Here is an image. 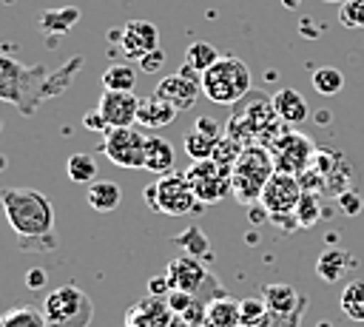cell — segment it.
<instances>
[{
	"mask_svg": "<svg viewBox=\"0 0 364 327\" xmlns=\"http://www.w3.org/2000/svg\"><path fill=\"white\" fill-rule=\"evenodd\" d=\"M0 208L20 242L54 233V205L34 188H0Z\"/></svg>",
	"mask_w": 364,
	"mask_h": 327,
	"instance_id": "cell-2",
	"label": "cell"
},
{
	"mask_svg": "<svg viewBox=\"0 0 364 327\" xmlns=\"http://www.w3.org/2000/svg\"><path fill=\"white\" fill-rule=\"evenodd\" d=\"M273 111L284 125H301L310 117V105L307 100L296 91V88H279L273 97Z\"/></svg>",
	"mask_w": 364,
	"mask_h": 327,
	"instance_id": "cell-16",
	"label": "cell"
},
{
	"mask_svg": "<svg viewBox=\"0 0 364 327\" xmlns=\"http://www.w3.org/2000/svg\"><path fill=\"white\" fill-rule=\"evenodd\" d=\"M0 102H3V100H0Z\"/></svg>",
	"mask_w": 364,
	"mask_h": 327,
	"instance_id": "cell-46",
	"label": "cell"
},
{
	"mask_svg": "<svg viewBox=\"0 0 364 327\" xmlns=\"http://www.w3.org/2000/svg\"><path fill=\"white\" fill-rule=\"evenodd\" d=\"M273 173H276V165H273L270 148L259 145V142L245 145L239 159L230 168V191H233L236 202H242V205L259 202V196Z\"/></svg>",
	"mask_w": 364,
	"mask_h": 327,
	"instance_id": "cell-3",
	"label": "cell"
},
{
	"mask_svg": "<svg viewBox=\"0 0 364 327\" xmlns=\"http://www.w3.org/2000/svg\"><path fill=\"white\" fill-rule=\"evenodd\" d=\"M82 125H85V128H94V131H100L102 136H105V134L111 131V128H108V122L102 119V114H100L97 108H94L91 114H85V117H82Z\"/></svg>",
	"mask_w": 364,
	"mask_h": 327,
	"instance_id": "cell-39",
	"label": "cell"
},
{
	"mask_svg": "<svg viewBox=\"0 0 364 327\" xmlns=\"http://www.w3.org/2000/svg\"><path fill=\"white\" fill-rule=\"evenodd\" d=\"M0 128H3V122H0Z\"/></svg>",
	"mask_w": 364,
	"mask_h": 327,
	"instance_id": "cell-45",
	"label": "cell"
},
{
	"mask_svg": "<svg viewBox=\"0 0 364 327\" xmlns=\"http://www.w3.org/2000/svg\"><path fill=\"white\" fill-rule=\"evenodd\" d=\"M316 119H318V122H330V111H321V114H316Z\"/></svg>",
	"mask_w": 364,
	"mask_h": 327,
	"instance_id": "cell-42",
	"label": "cell"
},
{
	"mask_svg": "<svg viewBox=\"0 0 364 327\" xmlns=\"http://www.w3.org/2000/svg\"><path fill=\"white\" fill-rule=\"evenodd\" d=\"M136 85V71L128 63H111L102 71V88L105 91H134Z\"/></svg>",
	"mask_w": 364,
	"mask_h": 327,
	"instance_id": "cell-23",
	"label": "cell"
},
{
	"mask_svg": "<svg viewBox=\"0 0 364 327\" xmlns=\"http://www.w3.org/2000/svg\"><path fill=\"white\" fill-rule=\"evenodd\" d=\"M173 242H179L182 247H185V253L188 256H208V250H210V245H208V236L196 227V225H191V227H185L179 236H173Z\"/></svg>",
	"mask_w": 364,
	"mask_h": 327,
	"instance_id": "cell-31",
	"label": "cell"
},
{
	"mask_svg": "<svg viewBox=\"0 0 364 327\" xmlns=\"http://www.w3.org/2000/svg\"><path fill=\"white\" fill-rule=\"evenodd\" d=\"M43 316L48 327H88L94 318V304L82 287L60 284L46 296Z\"/></svg>",
	"mask_w": 364,
	"mask_h": 327,
	"instance_id": "cell-6",
	"label": "cell"
},
{
	"mask_svg": "<svg viewBox=\"0 0 364 327\" xmlns=\"http://www.w3.org/2000/svg\"><path fill=\"white\" fill-rule=\"evenodd\" d=\"M185 179L191 182V188H193V193L202 205L222 202L228 193H233L230 191V171H225L213 159H196L185 171Z\"/></svg>",
	"mask_w": 364,
	"mask_h": 327,
	"instance_id": "cell-8",
	"label": "cell"
},
{
	"mask_svg": "<svg viewBox=\"0 0 364 327\" xmlns=\"http://www.w3.org/2000/svg\"><path fill=\"white\" fill-rule=\"evenodd\" d=\"M355 264H358V259H355L353 253H347V250L330 245V247H324L321 256L316 259V273H318V279H324V282H341V279L347 276V270H353Z\"/></svg>",
	"mask_w": 364,
	"mask_h": 327,
	"instance_id": "cell-17",
	"label": "cell"
},
{
	"mask_svg": "<svg viewBox=\"0 0 364 327\" xmlns=\"http://www.w3.org/2000/svg\"><path fill=\"white\" fill-rule=\"evenodd\" d=\"M219 57H222V54H219L216 45L208 43V40H196V43H191L188 51H185V63H188L191 68H196L199 74H205Z\"/></svg>",
	"mask_w": 364,
	"mask_h": 327,
	"instance_id": "cell-25",
	"label": "cell"
},
{
	"mask_svg": "<svg viewBox=\"0 0 364 327\" xmlns=\"http://www.w3.org/2000/svg\"><path fill=\"white\" fill-rule=\"evenodd\" d=\"M80 71H82L80 54L57 68H46L43 63H20L0 54V100L11 102L23 117H34L40 102L65 94Z\"/></svg>",
	"mask_w": 364,
	"mask_h": 327,
	"instance_id": "cell-1",
	"label": "cell"
},
{
	"mask_svg": "<svg viewBox=\"0 0 364 327\" xmlns=\"http://www.w3.org/2000/svg\"><path fill=\"white\" fill-rule=\"evenodd\" d=\"M108 40L119 45V51L128 57V60H139L145 57L148 51L159 48V31L151 20H128L122 28H111L108 31Z\"/></svg>",
	"mask_w": 364,
	"mask_h": 327,
	"instance_id": "cell-12",
	"label": "cell"
},
{
	"mask_svg": "<svg viewBox=\"0 0 364 327\" xmlns=\"http://www.w3.org/2000/svg\"><path fill=\"white\" fill-rule=\"evenodd\" d=\"M142 196H145V205L151 210L165 213V216H188V213L202 210V202L196 199L185 173L156 176L151 185H145Z\"/></svg>",
	"mask_w": 364,
	"mask_h": 327,
	"instance_id": "cell-5",
	"label": "cell"
},
{
	"mask_svg": "<svg viewBox=\"0 0 364 327\" xmlns=\"http://www.w3.org/2000/svg\"><path fill=\"white\" fill-rule=\"evenodd\" d=\"M205 324L208 327H242L239 318V301L230 296H216L205 307Z\"/></svg>",
	"mask_w": 364,
	"mask_h": 327,
	"instance_id": "cell-21",
	"label": "cell"
},
{
	"mask_svg": "<svg viewBox=\"0 0 364 327\" xmlns=\"http://www.w3.org/2000/svg\"><path fill=\"white\" fill-rule=\"evenodd\" d=\"M253 77L245 60L233 54H222L202 74V94L216 105H236L245 94H250Z\"/></svg>",
	"mask_w": 364,
	"mask_h": 327,
	"instance_id": "cell-4",
	"label": "cell"
},
{
	"mask_svg": "<svg viewBox=\"0 0 364 327\" xmlns=\"http://www.w3.org/2000/svg\"><path fill=\"white\" fill-rule=\"evenodd\" d=\"M88 205L97 210V213H111V210H117L119 208V202H122V191H119V185L117 182H111V179H94L91 185H88Z\"/></svg>",
	"mask_w": 364,
	"mask_h": 327,
	"instance_id": "cell-20",
	"label": "cell"
},
{
	"mask_svg": "<svg viewBox=\"0 0 364 327\" xmlns=\"http://www.w3.org/2000/svg\"><path fill=\"white\" fill-rule=\"evenodd\" d=\"M242 148H245V145H242L239 139H233L230 134H225V136L216 142V148H213V156H210V159H213L216 165H222L225 171H230V168H233V162L239 159Z\"/></svg>",
	"mask_w": 364,
	"mask_h": 327,
	"instance_id": "cell-32",
	"label": "cell"
},
{
	"mask_svg": "<svg viewBox=\"0 0 364 327\" xmlns=\"http://www.w3.org/2000/svg\"><path fill=\"white\" fill-rule=\"evenodd\" d=\"M145 139H148V134L136 131V125L111 128L102 136L100 151L105 154L108 162H114L119 168H145Z\"/></svg>",
	"mask_w": 364,
	"mask_h": 327,
	"instance_id": "cell-7",
	"label": "cell"
},
{
	"mask_svg": "<svg viewBox=\"0 0 364 327\" xmlns=\"http://www.w3.org/2000/svg\"><path fill=\"white\" fill-rule=\"evenodd\" d=\"M191 304H193V293H185V290H171L168 293V307L173 313H185Z\"/></svg>",
	"mask_w": 364,
	"mask_h": 327,
	"instance_id": "cell-38",
	"label": "cell"
},
{
	"mask_svg": "<svg viewBox=\"0 0 364 327\" xmlns=\"http://www.w3.org/2000/svg\"><path fill=\"white\" fill-rule=\"evenodd\" d=\"M296 219L301 227H313L318 219H321V193H313V191H304L299 205H296Z\"/></svg>",
	"mask_w": 364,
	"mask_h": 327,
	"instance_id": "cell-30",
	"label": "cell"
},
{
	"mask_svg": "<svg viewBox=\"0 0 364 327\" xmlns=\"http://www.w3.org/2000/svg\"><path fill=\"white\" fill-rule=\"evenodd\" d=\"M77 23H80V9L77 6H63V9H46V11H40V28L46 34H51V37L65 34Z\"/></svg>",
	"mask_w": 364,
	"mask_h": 327,
	"instance_id": "cell-22",
	"label": "cell"
},
{
	"mask_svg": "<svg viewBox=\"0 0 364 327\" xmlns=\"http://www.w3.org/2000/svg\"><path fill=\"white\" fill-rule=\"evenodd\" d=\"M270 154H273V165L276 171H284V173H301L313 165V156H316V145L310 136L299 134V131H282V136L270 145Z\"/></svg>",
	"mask_w": 364,
	"mask_h": 327,
	"instance_id": "cell-9",
	"label": "cell"
},
{
	"mask_svg": "<svg viewBox=\"0 0 364 327\" xmlns=\"http://www.w3.org/2000/svg\"><path fill=\"white\" fill-rule=\"evenodd\" d=\"M0 327H48V324H46L43 310H34L26 304V307H14V310L3 313Z\"/></svg>",
	"mask_w": 364,
	"mask_h": 327,
	"instance_id": "cell-27",
	"label": "cell"
},
{
	"mask_svg": "<svg viewBox=\"0 0 364 327\" xmlns=\"http://www.w3.org/2000/svg\"><path fill=\"white\" fill-rule=\"evenodd\" d=\"M301 193H304V191H301L296 173L276 171V173L267 179V185H264V191H262V196H259V205L270 213V219H273V216H287V213H296V205H299Z\"/></svg>",
	"mask_w": 364,
	"mask_h": 327,
	"instance_id": "cell-11",
	"label": "cell"
},
{
	"mask_svg": "<svg viewBox=\"0 0 364 327\" xmlns=\"http://www.w3.org/2000/svg\"><path fill=\"white\" fill-rule=\"evenodd\" d=\"M336 202H338V208H341L347 216H358V213H361V208H364V199H361V196H358V191H353V188L341 191Z\"/></svg>",
	"mask_w": 364,
	"mask_h": 327,
	"instance_id": "cell-36",
	"label": "cell"
},
{
	"mask_svg": "<svg viewBox=\"0 0 364 327\" xmlns=\"http://www.w3.org/2000/svg\"><path fill=\"white\" fill-rule=\"evenodd\" d=\"M262 299H264V304H267L270 313H296L301 304H307V299L299 296L296 287L282 284V282L279 284H264Z\"/></svg>",
	"mask_w": 364,
	"mask_h": 327,
	"instance_id": "cell-19",
	"label": "cell"
},
{
	"mask_svg": "<svg viewBox=\"0 0 364 327\" xmlns=\"http://www.w3.org/2000/svg\"><path fill=\"white\" fill-rule=\"evenodd\" d=\"M338 23L347 28H364V0L338 3Z\"/></svg>",
	"mask_w": 364,
	"mask_h": 327,
	"instance_id": "cell-34",
	"label": "cell"
},
{
	"mask_svg": "<svg viewBox=\"0 0 364 327\" xmlns=\"http://www.w3.org/2000/svg\"><path fill=\"white\" fill-rule=\"evenodd\" d=\"M284 6H287V9H296V6H299V0H284Z\"/></svg>",
	"mask_w": 364,
	"mask_h": 327,
	"instance_id": "cell-43",
	"label": "cell"
},
{
	"mask_svg": "<svg viewBox=\"0 0 364 327\" xmlns=\"http://www.w3.org/2000/svg\"><path fill=\"white\" fill-rule=\"evenodd\" d=\"M216 142L219 139H213V136H208V134H202L199 128H191L188 134H185V154L196 162V159H210L213 156V148H216Z\"/></svg>",
	"mask_w": 364,
	"mask_h": 327,
	"instance_id": "cell-28",
	"label": "cell"
},
{
	"mask_svg": "<svg viewBox=\"0 0 364 327\" xmlns=\"http://www.w3.org/2000/svg\"><path fill=\"white\" fill-rule=\"evenodd\" d=\"M173 162H176L173 145L159 134H148V139H145V171L154 173V176H168L173 171Z\"/></svg>",
	"mask_w": 364,
	"mask_h": 327,
	"instance_id": "cell-18",
	"label": "cell"
},
{
	"mask_svg": "<svg viewBox=\"0 0 364 327\" xmlns=\"http://www.w3.org/2000/svg\"><path fill=\"white\" fill-rule=\"evenodd\" d=\"M264 216H270V213H267V210H264V208H262V205H259V208H253V210H250V219H253V225H262V219H264Z\"/></svg>",
	"mask_w": 364,
	"mask_h": 327,
	"instance_id": "cell-41",
	"label": "cell"
},
{
	"mask_svg": "<svg viewBox=\"0 0 364 327\" xmlns=\"http://www.w3.org/2000/svg\"><path fill=\"white\" fill-rule=\"evenodd\" d=\"M176 114H179V111H176L168 100H162V97H156V94L139 97L136 125H139V128H148V131H159V128L171 125V122L176 119Z\"/></svg>",
	"mask_w": 364,
	"mask_h": 327,
	"instance_id": "cell-15",
	"label": "cell"
},
{
	"mask_svg": "<svg viewBox=\"0 0 364 327\" xmlns=\"http://www.w3.org/2000/svg\"><path fill=\"white\" fill-rule=\"evenodd\" d=\"M162 63H165V51H162V48H154V51H148L145 57H139V68H142L145 74H156V71L162 68Z\"/></svg>",
	"mask_w": 364,
	"mask_h": 327,
	"instance_id": "cell-37",
	"label": "cell"
},
{
	"mask_svg": "<svg viewBox=\"0 0 364 327\" xmlns=\"http://www.w3.org/2000/svg\"><path fill=\"white\" fill-rule=\"evenodd\" d=\"M65 173L71 182H94L97 179V159L91 154H71L65 162Z\"/></svg>",
	"mask_w": 364,
	"mask_h": 327,
	"instance_id": "cell-26",
	"label": "cell"
},
{
	"mask_svg": "<svg viewBox=\"0 0 364 327\" xmlns=\"http://www.w3.org/2000/svg\"><path fill=\"white\" fill-rule=\"evenodd\" d=\"M341 313L353 321H364V282L355 279V282H347V287L341 290Z\"/></svg>",
	"mask_w": 364,
	"mask_h": 327,
	"instance_id": "cell-24",
	"label": "cell"
},
{
	"mask_svg": "<svg viewBox=\"0 0 364 327\" xmlns=\"http://www.w3.org/2000/svg\"><path fill=\"white\" fill-rule=\"evenodd\" d=\"M26 282H28V287H31V290H40V287L46 284V273H43V270H28Z\"/></svg>",
	"mask_w": 364,
	"mask_h": 327,
	"instance_id": "cell-40",
	"label": "cell"
},
{
	"mask_svg": "<svg viewBox=\"0 0 364 327\" xmlns=\"http://www.w3.org/2000/svg\"><path fill=\"white\" fill-rule=\"evenodd\" d=\"M304 307L307 304H301L296 313H270L267 310V316L256 327H299L301 324V316H304Z\"/></svg>",
	"mask_w": 364,
	"mask_h": 327,
	"instance_id": "cell-35",
	"label": "cell"
},
{
	"mask_svg": "<svg viewBox=\"0 0 364 327\" xmlns=\"http://www.w3.org/2000/svg\"><path fill=\"white\" fill-rule=\"evenodd\" d=\"M267 316V304L264 299L259 296H250V299H242L239 301V318H242V327H256L262 318Z\"/></svg>",
	"mask_w": 364,
	"mask_h": 327,
	"instance_id": "cell-33",
	"label": "cell"
},
{
	"mask_svg": "<svg viewBox=\"0 0 364 327\" xmlns=\"http://www.w3.org/2000/svg\"><path fill=\"white\" fill-rule=\"evenodd\" d=\"M97 111L108 122V128H128L136 125V111H139V97L134 91H105L100 94Z\"/></svg>",
	"mask_w": 364,
	"mask_h": 327,
	"instance_id": "cell-13",
	"label": "cell"
},
{
	"mask_svg": "<svg viewBox=\"0 0 364 327\" xmlns=\"http://www.w3.org/2000/svg\"><path fill=\"white\" fill-rule=\"evenodd\" d=\"M324 3H344V0H324Z\"/></svg>",
	"mask_w": 364,
	"mask_h": 327,
	"instance_id": "cell-44",
	"label": "cell"
},
{
	"mask_svg": "<svg viewBox=\"0 0 364 327\" xmlns=\"http://www.w3.org/2000/svg\"><path fill=\"white\" fill-rule=\"evenodd\" d=\"M313 88L318 94H324V97H333V94H338L344 88V74L338 68H333V65L316 68L313 71Z\"/></svg>",
	"mask_w": 364,
	"mask_h": 327,
	"instance_id": "cell-29",
	"label": "cell"
},
{
	"mask_svg": "<svg viewBox=\"0 0 364 327\" xmlns=\"http://www.w3.org/2000/svg\"><path fill=\"white\" fill-rule=\"evenodd\" d=\"M165 279L171 284V290H185V293H196L205 282H210V273L208 267L196 259V256H176L168 262V270H165Z\"/></svg>",
	"mask_w": 364,
	"mask_h": 327,
	"instance_id": "cell-14",
	"label": "cell"
},
{
	"mask_svg": "<svg viewBox=\"0 0 364 327\" xmlns=\"http://www.w3.org/2000/svg\"><path fill=\"white\" fill-rule=\"evenodd\" d=\"M154 94L168 100L176 111H188V108L196 105V100L202 94V74L196 68H191L188 63H182V68L176 74H168V77L159 80Z\"/></svg>",
	"mask_w": 364,
	"mask_h": 327,
	"instance_id": "cell-10",
	"label": "cell"
}]
</instances>
